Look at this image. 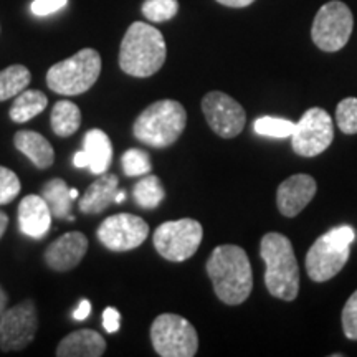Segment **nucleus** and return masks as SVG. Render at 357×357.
<instances>
[{
	"instance_id": "a211bd4d",
	"label": "nucleus",
	"mask_w": 357,
	"mask_h": 357,
	"mask_svg": "<svg viewBox=\"0 0 357 357\" xmlns=\"http://www.w3.org/2000/svg\"><path fill=\"white\" fill-rule=\"evenodd\" d=\"M106 352V341L93 329L70 333L56 347L58 357H101Z\"/></svg>"
},
{
	"instance_id": "a878e982",
	"label": "nucleus",
	"mask_w": 357,
	"mask_h": 357,
	"mask_svg": "<svg viewBox=\"0 0 357 357\" xmlns=\"http://www.w3.org/2000/svg\"><path fill=\"white\" fill-rule=\"evenodd\" d=\"M296 123L289 121L283 118H271V116H263L253 123V129L257 134L265 137H275V139H284V137H291Z\"/></svg>"
},
{
	"instance_id": "cd10ccee",
	"label": "nucleus",
	"mask_w": 357,
	"mask_h": 357,
	"mask_svg": "<svg viewBox=\"0 0 357 357\" xmlns=\"http://www.w3.org/2000/svg\"><path fill=\"white\" fill-rule=\"evenodd\" d=\"M121 164H123V171L128 177H142L146 174L151 172V159L149 154L144 153L142 149H128L126 153L123 154L121 158Z\"/></svg>"
},
{
	"instance_id": "c85d7f7f",
	"label": "nucleus",
	"mask_w": 357,
	"mask_h": 357,
	"mask_svg": "<svg viewBox=\"0 0 357 357\" xmlns=\"http://www.w3.org/2000/svg\"><path fill=\"white\" fill-rule=\"evenodd\" d=\"M336 121L344 134H357V98H344L339 102Z\"/></svg>"
},
{
	"instance_id": "f257e3e1",
	"label": "nucleus",
	"mask_w": 357,
	"mask_h": 357,
	"mask_svg": "<svg viewBox=\"0 0 357 357\" xmlns=\"http://www.w3.org/2000/svg\"><path fill=\"white\" fill-rule=\"evenodd\" d=\"M207 275L217 298L225 305H242L252 293V266L248 255L238 245H218L207 260Z\"/></svg>"
},
{
	"instance_id": "9d476101",
	"label": "nucleus",
	"mask_w": 357,
	"mask_h": 357,
	"mask_svg": "<svg viewBox=\"0 0 357 357\" xmlns=\"http://www.w3.org/2000/svg\"><path fill=\"white\" fill-rule=\"evenodd\" d=\"M38 329L37 306L25 300L0 314V349L22 351L35 339Z\"/></svg>"
},
{
	"instance_id": "f3484780",
	"label": "nucleus",
	"mask_w": 357,
	"mask_h": 357,
	"mask_svg": "<svg viewBox=\"0 0 357 357\" xmlns=\"http://www.w3.org/2000/svg\"><path fill=\"white\" fill-rule=\"evenodd\" d=\"M116 194H118V177L108 172L101 174V177L96 178L79 197V211L86 215H98L114 202Z\"/></svg>"
},
{
	"instance_id": "1a4fd4ad",
	"label": "nucleus",
	"mask_w": 357,
	"mask_h": 357,
	"mask_svg": "<svg viewBox=\"0 0 357 357\" xmlns=\"http://www.w3.org/2000/svg\"><path fill=\"white\" fill-rule=\"evenodd\" d=\"M334 139L331 116L323 108H311L301 116L291 134L293 151L303 158H314L324 153Z\"/></svg>"
},
{
	"instance_id": "412c9836",
	"label": "nucleus",
	"mask_w": 357,
	"mask_h": 357,
	"mask_svg": "<svg viewBox=\"0 0 357 357\" xmlns=\"http://www.w3.org/2000/svg\"><path fill=\"white\" fill-rule=\"evenodd\" d=\"M50 124L53 132L60 137H70L82 126V111L68 100L58 101L52 109Z\"/></svg>"
},
{
	"instance_id": "f704fd0d",
	"label": "nucleus",
	"mask_w": 357,
	"mask_h": 357,
	"mask_svg": "<svg viewBox=\"0 0 357 357\" xmlns=\"http://www.w3.org/2000/svg\"><path fill=\"white\" fill-rule=\"evenodd\" d=\"M218 3H222V6L225 7H231V8H243V7H248L252 6L255 0H217Z\"/></svg>"
},
{
	"instance_id": "7ed1b4c3",
	"label": "nucleus",
	"mask_w": 357,
	"mask_h": 357,
	"mask_svg": "<svg viewBox=\"0 0 357 357\" xmlns=\"http://www.w3.org/2000/svg\"><path fill=\"white\" fill-rule=\"evenodd\" d=\"M261 260L265 261V284L271 296L294 301L300 293V266L288 236L270 231L261 238Z\"/></svg>"
},
{
	"instance_id": "4468645a",
	"label": "nucleus",
	"mask_w": 357,
	"mask_h": 357,
	"mask_svg": "<svg viewBox=\"0 0 357 357\" xmlns=\"http://www.w3.org/2000/svg\"><path fill=\"white\" fill-rule=\"evenodd\" d=\"M88 238L82 231H68L58 236L45 250V263L53 271H70L77 268L88 252Z\"/></svg>"
},
{
	"instance_id": "ddd939ff",
	"label": "nucleus",
	"mask_w": 357,
	"mask_h": 357,
	"mask_svg": "<svg viewBox=\"0 0 357 357\" xmlns=\"http://www.w3.org/2000/svg\"><path fill=\"white\" fill-rule=\"evenodd\" d=\"M351 245L339 243L326 231L311 245L306 255L307 276L316 283H324L334 278L349 260Z\"/></svg>"
},
{
	"instance_id": "6e6552de",
	"label": "nucleus",
	"mask_w": 357,
	"mask_h": 357,
	"mask_svg": "<svg viewBox=\"0 0 357 357\" xmlns=\"http://www.w3.org/2000/svg\"><path fill=\"white\" fill-rule=\"evenodd\" d=\"M204 236L202 225L194 218L166 222L154 231V248L169 261H185L195 255Z\"/></svg>"
},
{
	"instance_id": "aec40b11",
	"label": "nucleus",
	"mask_w": 357,
	"mask_h": 357,
	"mask_svg": "<svg viewBox=\"0 0 357 357\" xmlns=\"http://www.w3.org/2000/svg\"><path fill=\"white\" fill-rule=\"evenodd\" d=\"M13 144L38 169H47L55 162V151L48 139L35 131H19L13 136Z\"/></svg>"
},
{
	"instance_id": "423d86ee",
	"label": "nucleus",
	"mask_w": 357,
	"mask_h": 357,
	"mask_svg": "<svg viewBox=\"0 0 357 357\" xmlns=\"http://www.w3.org/2000/svg\"><path fill=\"white\" fill-rule=\"evenodd\" d=\"M151 342L160 357H192L199 351V336L189 321L164 312L151 326Z\"/></svg>"
},
{
	"instance_id": "e433bc0d",
	"label": "nucleus",
	"mask_w": 357,
	"mask_h": 357,
	"mask_svg": "<svg viewBox=\"0 0 357 357\" xmlns=\"http://www.w3.org/2000/svg\"><path fill=\"white\" fill-rule=\"evenodd\" d=\"M7 227H8V215L6 212L0 211V238H2L3 234H6Z\"/></svg>"
},
{
	"instance_id": "39448f33",
	"label": "nucleus",
	"mask_w": 357,
	"mask_h": 357,
	"mask_svg": "<svg viewBox=\"0 0 357 357\" xmlns=\"http://www.w3.org/2000/svg\"><path fill=\"white\" fill-rule=\"evenodd\" d=\"M101 73V56L93 48H83L73 56L58 61L47 71V84L63 96H77L91 89Z\"/></svg>"
},
{
	"instance_id": "9b49d317",
	"label": "nucleus",
	"mask_w": 357,
	"mask_h": 357,
	"mask_svg": "<svg viewBox=\"0 0 357 357\" xmlns=\"http://www.w3.org/2000/svg\"><path fill=\"white\" fill-rule=\"evenodd\" d=\"M96 235L101 245L111 252H129L146 242L149 225L144 218L132 213H116L101 222Z\"/></svg>"
},
{
	"instance_id": "2f4dec72",
	"label": "nucleus",
	"mask_w": 357,
	"mask_h": 357,
	"mask_svg": "<svg viewBox=\"0 0 357 357\" xmlns=\"http://www.w3.org/2000/svg\"><path fill=\"white\" fill-rule=\"evenodd\" d=\"M68 0H33L32 2V13L37 17H47L52 15L63 8Z\"/></svg>"
},
{
	"instance_id": "c756f323",
	"label": "nucleus",
	"mask_w": 357,
	"mask_h": 357,
	"mask_svg": "<svg viewBox=\"0 0 357 357\" xmlns=\"http://www.w3.org/2000/svg\"><path fill=\"white\" fill-rule=\"evenodd\" d=\"M20 178L10 169L0 166V205L10 204L20 192Z\"/></svg>"
},
{
	"instance_id": "5701e85b",
	"label": "nucleus",
	"mask_w": 357,
	"mask_h": 357,
	"mask_svg": "<svg viewBox=\"0 0 357 357\" xmlns=\"http://www.w3.org/2000/svg\"><path fill=\"white\" fill-rule=\"evenodd\" d=\"M48 106V98L45 93L38 89H25L22 91L17 100L13 101L10 108V119L13 123H26L33 119L35 116L43 113V109Z\"/></svg>"
},
{
	"instance_id": "dca6fc26",
	"label": "nucleus",
	"mask_w": 357,
	"mask_h": 357,
	"mask_svg": "<svg viewBox=\"0 0 357 357\" xmlns=\"http://www.w3.org/2000/svg\"><path fill=\"white\" fill-rule=\"evenodd\" d=\"M52 212L40 195H26L19 205L20 231L32 238H43L52 227Z\"/></svg>"
},
{
	"instance_id": "f8f14e48",
	"label": "nucleus",
	"mask_w": 357,
	"mask_h": 357,
	"mask_svg": "<svg viewBox=\"0 0 357 357\" xmlns=\"http://www.w3.org/2000/svg\"><path fill=\"white\" fill-rule=\"evenodd\" d=\"M202 111L212 131L223 139L238 136L247 123L243 106L222 91L207 93L202 100Z\"/></svg>"
},
{
	"instance_id": "6ab92c4d",
	"label": "nucleus",
	"mask_w": 357,
	"mask_h": 357,
	"mask_svg": "<svg viewBox=\"0 0 357 357\" xmlns=\"http://www.w3.org/2000/svg\"><path fill=\"white\" fill-rule=\"evenodd\" d=\"M83 151L88 155V169L95 176L108 172L113 160V144L101 129H89L83 137Z\"/></svg>"
},
{
	"instance_id": "473e14b6",
	"label": "nucleus",
	"mask_w": 357,
	"mask_h": 357,
	"mask_svg": "<svg viewBox=\"0 0 357 357\" xmlns=\"http://www.w3.org/2000/svg\"><path fill=\"white\" fill-rule=\"evenodd\" d=\"M119 323H121V314H119V311L116 307L108 306L102 311V328L106 329V333H118L119 326H121Z\"/></svg>"
},
{
	"instance_id": "7c9ffc66",
	"label": "nucleus",
	"mask_w": 357,
	"mask_h": 357,
	"mask_svg": "<svg viewBox=\"0 0 357 357\" xmlns=\"http://www.w3.org/2000/svg\"><path fill=\"white\" fill-rule=\"evenodd\" d=\"M341 319L346 337L351 341H357V291L352 293V296L342 307Z\"/></svg>"
},
{
	"instance_id": "ea45409f",
	"label": "nucleus",
	"mask_w": 357,
	"mask_h": 357,
	"mask_svg": "<svg viewBox=\"0 0 357 357\" xmlns=\"http://www.w3.org/2000/svg\"><path fill=\"white\" fill-rule=\"evenodd\" d=\"M70 195H71V199H77L78 197V190L77 189H70Z\"/></svg>"
},
{
	"instance_id": "b1692460",
	"label": "nucleus",
	"mask_w": 357,
	"mask_h": 357,
	"mask_svg": "<svg viewBox=\"0 0 357 357\" xmlns=\"http://www.w3.org/2000/svg\"><path fill=\"white\" fill-rule=\"evenodd\" d=\"M30 79L32 75L24 65H12L0 71V102L19 96L29 86Z\"/></svg>"
},
{
	"instance_id": "0eeeda50",
	"label": "nucleus",
	"mask_w": 357,
	"mask_h": 357,
	"mask_svg": "<svg viewBox=\"0 0 357 357\" xmlns=\"http://www.w3.org/2000/svg\"><path fill=\"white\" fill-rule=\"evenodd\" d=\"M354 17L344 2L331 0L324 3L312 20L311 38L319 50L334 53L346 47L349 42Z\"/></svg>"
},
{
	"instance_id": "72a5a7b5",
	"label": "nucleus",
	"mask_w": 357,
	"mask_h": 357,
	"mask_svg": "<svg viewBox=\"0 0 357 357\" xmlns=\"http://www.w3.org/2000/svg\"><path fill=\"white\" fill-rule=\"evenodd\" d=\"M89 314H91V303L88 300H82V303H79L77 307V311L73 312V318L78 321H84Z\"/></svg>"
},
{
	"instance_id": "20e7f679",
	"label": "nucleus",
	"mask_w": 357,
	"mask_h": 357,
	"mask_svg": "<svg viewBox=\"0 0 357 357\" xmlns=\"http://www.w3.org/2000/svg\"><path fill=\"white\" fill-rule=\"evenodd\" d=\"M187 124L185 108L176 100H160L137 116L132 124V134L142 144L166 149L172 146Z\"/></svg>"
},
{
	"instance_id": "c9c22d12",
	"label": "nucleus",
	"mask_w": 357,
	"mask_h": 357,
	"mask_svg": "<svg viewBox=\"0 0 357 357\" xmlns=\"http://www.w3.org/2000/svg\"><path fill=\"white\" fill-rule=\"evenodd\" d=\"M73 164H75V167H78V169H82V167H88V155H86V153H84L83 149H82V151H78V153L75 154V158H73Z\"/></svg>"
},
{
	"instance_id": "f03ea898",
	"label": "nucleus",
	"mask_w": 357,
	"mask_h": 357,
	"mask_svg": "<svg viewBox=\"0 0 357 357\" xmlns=\"http://www.w3.org/2000/svg\"><path fill=\"white\" fill-rule=\"evenodd\" d=\"M167 56L166 40L153 25L134 22L119 48V66L134 78H147L162 68Z\"/></svg>"
},
{
	"instance_id": "2eb2a0df",
	"label": "nucleus",
	"mask_w": 357,
	"mask_h": 357,
	"mask_svg": "<svg viewBox=\"0 0 357 357\" xmlns=\"http://www.w3.org/2000/svg\"><path fill=\"white\" fill-rule=\"evenodd\" d=\"M318 185L307 174H294L284 178L276 190V205L281 215L296 217L316 195Z\"/></svg>"
},
{
	"instance_id": "4c0bfd02",
	"label": "nucleus",
	"mask_w": 357,
	"mask_h": 357,
	"mask_svg": "<svg viewBox=\"0 0 357 357\" xmlns=\"http://www.w3.org/2000/svg\"><path fill=\"white\" fill-rule=\"evenodd\" d=\"M7 301H8L7 293L3 291V288H2V287H0V314H2V312L6 311V307H7Z\"/></svg>"
},
{
	"instance_id": "393cba45",
	"label": "nucleus",
	"mask_w": 357,
	"mask_h": 357,
	"mask_svg": "<svg viewBox=\"0 0 357 357\" xmlns=\"http://www.w3.org/2000/svg\"><path fill=\"white\" fill-rule=\"evenodd\" d=\"M132 197L142 208H155L166 197V190H164L162 184H160L159 177L146 174L142 178L134 185Z\"/></svg>"
},
{
	"instance_id": "4be33fe9",
	"label": "nucleus",
	"mask_w": 357,
	"mask_h": 357,
	"mask_svg": "<svg viewBox=\"0 0 357 357\" xmlns=\"http://www.w3.org/2000/svg\"><path fill=\"white\" fill-rule=\"evenodd\" d=\"M42 197L47 202L48 208H50L52 215L55 218H68L73 220L71 217V195L70 189L66 185L63 178L55 177L48 181L42 189Z\"/></svg>"
},
{
	"instance_id": "bb28decb",
	"label": "nucleus",
	"mask_w": 357,
	"mask_h": 357,
	"mask_svg": "<svg viewBox=\"0 0 357 357\" xmlns=\"http://www.w3.org/2000/svg\"><path fill=\"white\" fill-rule=\"evenodd\" d=\"M141 10L149 22L162 24L177 15L178 2L177 0H144Z\"/></svg>"
},
{
	"instance_id": "58836bf2",
	"label": "nucleus",
	"mask_w": 357,
	"mask_h": 357,
	"mask_svg": "<svg viewBox=\"0 0 357 357\" xmlns=\"http://www.w3.org/2000/svg\"><path fill=\"white\" fill-rule=\"evenodd\" d=\"M124 199H126V194H124V190H118V194H116V200H114V202L121 204Z\"/></svg>"
}]
</instances>
